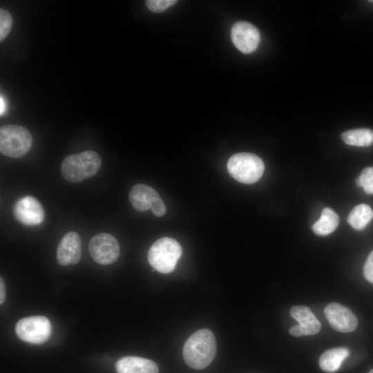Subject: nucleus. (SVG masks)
<instances>
[{
    "label": "nucleus",
    "instance_id": "nucleus-1",
    "mask_svg": "<svg viewBox=\"0 0 373 373\" xmlns=\"http://www.w3.org/2000/svg\"><path fill=\"white\" fill-rule=\"evenodd\" d=\"M216 351L213 333L208 329H201L191 334L184 343L183 358L191 368L202 370L213 361Z\"/></svg>",
    "mask_w": 373,
    "mask_h": 373
},
{
    "label": "nucleus",
    "instance_id": "nucleus-2",
    "mask_svg": "<svg viewBox=\"0 0 373 373\" xmlns=\"http://www.w3.org/2000/svg\"><path fill=\"white\" fill-rule=\"evenodd\" d=\"M102 165L99 155L92 150L66 156L62 161L61 171L70 182H79L94 176Z\"/></svg>",
    "mask_w": 373,
    "mask_h": 373
},
{
    "label": "nucleus",
    "instance_id": "nucleus-3",
    "mask_svg": "<svg viewBox=\"0 0 373 373\" xmlns=\"http://www.w3.org/2000/svg\"><path fill=\"white\" fill-rule=\"evenodd\" d=\"M182 247L177 240L164 237L156 240L148 252L150 265L158 272L169 274L174 270L181 257Z\"/></svg>",
    "mask_w": 373,
    "mask_h": 373
},
{
    "label": "nucleus",
    "instance_id": "nucleus-4",
    "mask_svg": "<svg viewBox=\"0 0 373 373\" xmlns=\"http://www.w3.org/2000/svg\"><path fill=\"white\" fill-rule=\"evenodd\" d=\"M229 175L244 184H253L258 181L265 171V164L258 155L250 153L233 155L227 162Z\"/></svg>",
    "mask_w": 373,
    "mask_h": 373
},
{
    "label": "nucleus",
    "instance_id": "nucleus-5",
    "mask_svg": "<svg viewBox=\"0 0 373 373\" xmlns=\"http://www.w3.org/2000/svg\"><path fill=\"white\" fill-rule=\"evenodd\" d=\"M32 137L25 127L8 124L0 128V152L12 158L21 157L30 149Z\"/></svg>",
    "mask_w": 373,
    "mask_h": 373
},
{
    "label": "nucleus",
    "instance_id": "nucleus-6",
    "mask_svg": "<svg viewBox=\"0 0 373 373\" xmlns=\"http://www.w3.org/2000/svg\"><path fill=\"white\" fill-rule=\"evenodd\" d=\"M52 327L48 318L44 316H32L20 319L15 325V333L22 341L41 344L48 340Z\"/></svg>",
    "mask_w": 373,
    "mask_h": 373
},
{
    "label": "nucleus",
    "instance_id": "nucleus-7",
    "mask_svg": "<svg viewBox=\"0 0 373 373\" xmlns=\"http://www.w3.org/2000/svg\"><path fill=\"white\" fill-rule=\"evenodd\" d=\"M88 251L93 260L103 265L114 263L120 254L118 241L107 233L94 236L89 242Z\"/></svg>",
    "mask_w": 373,
    "mask_h": 373
},
{
    "label": "nucleus",
    "instance_id": "nucleus-8",
    "mask_svg": "<svg viewBox=\"0 0 373 373\" xmlns=\"http://www.w3.org/2000/svg\"><path fill=\"white\" fill-rule=\"evenodd\" d=\"M13 215L17 221L26 226L40 224L45 219L43 206L31 195L23 196L15 202Z\"/></svg>",
    "mask_w": 373,
    "mask_h": 373
},
{
    "label": "nucleus",
    "instance_id": "nucleus-9",
    "mask_svg": "<svg viewBox=\"0 0 373 373\" xmlns=\"http://www.w3.org/2000/svg\"><path fill=\"white\" fill-rule=\"evenodd\" d=\"M231 38L240 52L248 54L257 48L260 36L258 30L253 24L247 21H238L231 28Z\"/></svg>",
    "mask_w": 373,
    "mask_h": 373
},
{
    "label": "nucleus",
    "instance_id": "nucleus-10",
    "mask_svg": "<svg viewBox=\"0 0 373 373\" xmlns=\"http://www.w3.org/2000/svg\"><path fill=\"white\" fill-rule=\"evenodd\" d=\"M325 316L331 327L336 331L347 333L358 326L356 316L347 307L337 303L328 304L324 309Z\"/></svg>",
    "mask_w": 373,
    "mask_h": 373
},
{
    "label": "nucleus",
    "instance_id": "nucleus-11",
    "mask_svg": "<svg viewBox=\"0 0 373 373\" xmlns=\"http://www.w3.org/2000/svg\"><path fill=\"white\" fill-rule=\"evenodd\" d=\"M290 315L298 322V325L293 326L289 329V334L293 336L314 335L320 331L321 323L308 307L294 306L290 309Z\"/></svg>",
    "mask_w": 373,
    "mask_h": 373
},
{
    "label": "nucleus",
    "instance_id": "nucleus-12",
    "mask_svg": "<svg viewBox=\"0 0 373 373\" xmlns=\"http://www.w3.org/2000/svg\"><path fill=\"white\" fill-rule=\"evenodd\" d=\"M81 238L78 233L70 231L66 233L57 249V260L61 266L75 265L81 258Z\"/></svg>",
    "mask_w": 373,
    "mask_h": 373
},
{
    "label": "nucleus",
    "instance_id": "nucleus-13",
    "mask_svg": "<svg viewBox=\"0 0 373 373\" xmlns=\"http://www.w3.org/2000/svg\"><path fill=\"white\" fill-rule=\"evenodd\" d=\"M128 198L134 209L141 212L151 209L161 198L154 189L143 184L134 185L130 190Z\"/></svg>",
    "mask_w": 373,
    "mask_h": 373
},
{
    "label": "nucleus",
    "instance_id": "nucleus-14",
    "mask_svg": "<svg viewBox=\"0 0 373 373\" xmlns=\"http://www.w3.org/2000/svg\"><path fill=\"white\" fill-rule=\"evenodd\" d=\"M117 373H158L157 365L152 360L138 356H125L115 364Z\"/></svg>",
    "mask_w": 373,
    "mask_h": 373
},
{
    "label": "nucleus",
    "instance_id": "nucleus-15",
    "mask_svg": "<svg viewBox=\"0 0 373 373\" xmlns=\"http://www.w3.org/2000/svg\"><path fill=\"white\" fill-rule=\"evenodd\" d=\"M350 355L346 347H337L328 350L322 354L319 358V365L322 370L333 373L339 370L343 361Z\"/></svg>",
    "mask_w": 373,
    "mask_h": 373
},
{
    "label": "nucleus",
    "instance_id": "nucleus-16",
    "mask_svg": "<svg viewBox=\"0 0 373 373\" xmlns=\"http://www.w3.org/2000/svg\"><path fill=\"white\" fill-rule=\"evenodd\" d=\"M339 218L332 209L324 208L319 219L312 225L313 232L318 236H327L334 232L337 228Z\"/></svg>",
    "mask_w": 373,
    "mask_h": 373
},
{
    "label": "nucleus",
    "instance_id": "nucleus-17",
    "mask_svg": "<svg viewBox=\"0 0 373 373\" xmlns=\"http://www.w3.org/2000/svg\"><path fill=\"white\" fill-rule=\"evenodd\" d=\"M341 138L346 144L367 147L373 145V130L365 128L348 130L341 134Z\"/></svg>",
    "mask_w": 373,
    "mask_h": 373
},
{
    "label": "nucleus",
    "instance_id": "nucleus-18",
    "mask_svg": "<svg viewBox=\"0 0 373 373\" xmlns=\"http://www.w3.org/2000/svg\"><path fill=\"white\" fill-rule=\"evenodd\" d=\"M373 218V210L365 204L354 207L347 216V222L356 230L363 229Z\"/></svg>",
    "mask_w": 373,
    "mask_h": 373
},
{
    "label": "nucleus",
    "instance_id": "nucleus-19",
    "mask_svg": "<svg viewBox=\"0 0 373 373\" xmlns=\"http://www.w3.org/2000/svg\"><path fill=\"white\" fill-rule=\"evenodd\" d=\"M356 184L363 187L367 194H373V167L365 168L356 178Z\"/></svg>",
    "mask_w": 373,
    "mask_h": 373
},
{
    "label": "nucleus",
    "instance_id": "nucleus-20",
    "mask_svg": "<svg viewBox=\"0 0 373 373\" xmlns=\"http://www.w3.org/2000/svg\"><path fill=\"white\" fill-rule=\"evenodd\" d=\"M12 26V18L6 10L0 9V41H2L9 34Z\"/></svg>",
    "mask_w": 373,
    "mask_h": 373
},
{
    "label": "nucleus",
    "instance_id": "nucleus-21",
    "mask_svg": "<svg viewBox=\"0 0 373 373\" xmlns=\"http://www.w3.org/2000/svg\"><path fill=\"white\" fill-rule=\"evenodd\" d=\"M177 3L176 0H147V8L153 12H162Z\"/></svg>",
    "mask_w": 373,
    "mask_h": 373
},
{
    "label": "nucleus",
    "instance_id": "nucleus-22",
    "mask_svg": "<svg viewBox=\"0 0 373 373\" xmlns=\"http://www.w3.org/2000/svg\"><path fill=\"white\" fill-rule=\"evenodd\" d=\"M363 275L368 282L373 284V250L368 255L365 262Z\"/></svg>",
    "mask_w": 373,
    "mask_h": 373
},
{
    "label": "nucleus",
    "instance_id": "nucleus-23",
    "mask_svg": "<svg viewBox=\"0 0 373 373\" xmlns=\"http://www.w3.org/2000/svg\"><path fill=\"white\" fill-rule=\"evenodd\" d=\"M6 299V285L3 278H0V304L2 305Z\"/></svg>",
    "mask_w": 373,
    "mask_h": 373
},
{
    "label": "nucleus",
    "instance_id": "nucleus-24",
    "mask_svg": "<svg viewBox=\"0 0 373 373\" xmlns=\"http://www.w3.org/2000/svg\"><path fill=\"white\" fill-rule=\"evenodd\" d=\"M3 110H4L3 100L2 97H1V115H2Z\"/></svg>",
    "mask_w": 373,
    "mask_h": 373
},
{
    "label": "nucleus",
    "instance_id": "nucleus-25",
    "mask_svg": "<svg viewBox=\"0 0 373 373\" xmlns=\"http://www.w3.org/2000/svg\"><path fill=\"white\" fill-rule=\"evenodd\" d=\"M368 373H373V369L371 370Z\"/></svg>",
    "mask_w": 373,
    "mask_h": 373
},
{
    "label": "nucleus",
    "instance_id": "nucleus-26",
    "mask_svg": "<svg viewBox=\"0 0 373 373\" xmlns=\"http://www.w3.org/2000/svg\"><path fill=\"white\" fill-rule=\"evenodd\" d=\"M370 1L373 3V1Z\"/></svg>",
    "mask_w": 373,
    "mask_h": 373
}]
</instances>
